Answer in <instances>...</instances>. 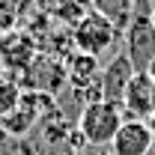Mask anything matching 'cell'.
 <instances>
[{"label": "cell", "mask_w": 155, "mask_h": 155, "mask_svg": "<svg viewBox=\"0 0 155 155\" xmlns=\"http://www.w3.org/2000/svg\"><path fill=\"white\" fill-rule=\"evenodd\" d=\"M155 146V134L146 119H122L119 131L110 140L114 155H149Z\"/></svg>", "instance_id": "3957f363"}, {"label": "cell", "mask_w": 155, "mask_h": 155, "mask_svg": "<svg viewBox=\"0 0 155 155\" xmlns=\"http://www.w3.org/2000/svg\"><path fill=\"white\" fill-rule=\"evenodd\" d=\"M146 75H149V78H152V81H155V60H152V63H149V69H146Z\"/></svg>", "instance_id": "9c48e42d"}, {"label": "cell", "mask_w": 155, "mask_h": 155, "mask_svg": "<svg viewBox=\"0 0 155 155\" xmlns=\"http://www.w3.org/2000/svg\"><path fill=\"white\" fill-rule=\"evenodd\" d=\"M134 66H131V60L125 51H119L114 60H107V66L101 69V75H98V84H101V98L104 101H114L122 107V98H125V90H128V84H131V78H134Z\"/></svg>", "instance_id": "277c9868"}, {"label": "cell", "mask_w": 155, "mask_h": 155, "mask_svg": "<svg viewBox=\"0 0 155 155\" xmlns=\"http://www.w3.org/2000/svg\"><path fill=\"white\" fill-rule=\"evenodd\" d=\"M116 36H119V27L110 18H104L101 12H90L72 27V42L81 54H90V57H101L114 48Z\"/></svg>", "instance_id": "7a4b0ae2"}, {"label": "cell", "mask_w": 155, "mask_h": 155, "mask_svg": "<svg viewBox=\"0 0 155 155\" xmlns=\"http://www.w3.org/2000/svg\"><path fill=\"white\" fill-rule=\"evenodd\" d=\"M21 104V90L12 78L0 75V116L15 114V107Z\"/></svg>", "instance_id": "ba28073f"}, {"label": "cell", "mask_w": 155, "mask_h": 155, "mask_svg": "<svg viewBox=\"0 0 155 155\" xmlns=\"http://www.w3.org/2000/svg\"><path fill=\"white\" fill-rule=\"evenodd\" d=\"M33 6H36L39 12H45V15H51V18L69 24V27H75L84 15L93 12L90 0H33Z\"/></svg>", "instance_id": "8992f818"}, {"label": "cell", "mask_w": 155, "mask_h": 155, "mask_svg": "<svg viewBox=\"0 0 155 155\" xmlns=\"http://www.w3.org/2000/svg\"><path fill=\"white\" fill-rule=\"evenodd\" d=\"M122 107L128 110V119H149L155 114V81L146 72H137L125 90Z\"/></svg>", "instance_id": "5b68a950"}, {"label": "cell", "mask_w": 155, "mask_h": 155, "mask_svg": "<svg viewBox=\"0 0 155 155\" xmlns=\"http://www.w3.org/2000/svg\"><path fill=\"white\" fill-rule=\"evenodd\" d=\"M122 119L125 116H122V107L119 104L98 98V101L84 104V110L78 116V131H81V137L87 143H93V146H110V140L119 131Z\"/></svg>", "instance_id": "6da1fadb"}, {"label": "cell", "mask_w": 155, "mask_h": 155, "mask_svg": "<svg viewBox=\"0 0 155 155\" xmlns=\"http://www.w3.org/2000/svg\"><path fill=\"white\" fill-rule=\"evenodd\" d=\"M146 122H149V128H152V134H155V114L149 116V119H146Z\"/></svg>", "instance_id": "30bf717a"}, {"label": "cell", "mask_w": 155, "mask_h": 155, "mask_svg": "<svg viewBox=\"0 0 155 155\" xmlns=\"http://www.w3.org/2000/svg\"><path fill=\"white\" fill-rule=\"evenodd\" d=\"M90 6L93 12H101L104 18H110L119 30L128 27L131 12H134V0H90Z\"/></svg>", "instance_id": "52a82bcc"}]
</instances>
